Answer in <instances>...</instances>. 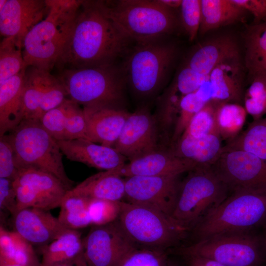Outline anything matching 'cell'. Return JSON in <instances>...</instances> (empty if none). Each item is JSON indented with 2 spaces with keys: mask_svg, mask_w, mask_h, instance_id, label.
<instances>
[{
  "mask_svg": "<svg viewBox=\"0 0 266 266\" xmlns=\"http://www.w3.org/2000/svg\"><path fill=\"white\" fill-rule=\"evenodd\" d=\"M78 138L88 139L84 113L80 105L68 99L66 121V140Z\"/></svg>",
  "mask_w": 266,
  "mask_h": 266,
  "instance_id": "obj_41",
  "label": "cell"
},
{
  "mask_svg": "<svg viewBox=\"0 0 266 266\" xmlns=\"http://www.w3.org/2000/svg\"><path fill=\"white\" fill-rule=\"evenodd\" d=\"M83 109L88 139L113 147L130 113L121 108L108 107H83Z\"/></svg>",
  "mask_w": 266,
  "mask_h": 266,
  "instance_id": "obj_22",
  "label": "cell"
},
{
  "mask_svg": "<svg viewBox=\"0 0 266 266\" xmlns=\"http://www.w3.org/2000/svg\"><path fill=\"white\" fill-rule=\"evenodd\" d=\"M57 142L67 159L88 166L106 171L117 169L126 164V158L112 147L84 138Z\"/></svg>",
  "mask_w": 266,
  "mask_h": 266,
  "instance_id": "obj_21",
  "label": "cell"
},
{
  "mask_svg": "<svg viewBox=\"0 0 266 266\" xmlns=\"http://www.w3.org/2000/svg\"><path fill=\"white\" fill-rule=\"evenodd\" d=\"M23 46L12 37H3L0 43V83L23 69Z\"/></svg>",
  "mask_w": 266,
  "mask_h": 266,
  "instance_id": "obj_34",
  "label": "cell"
},
{
  "mask_svg": "<svg viewBox=\"0 0 266 266\" xmlns=\"http://www.w3.org/2000/svg\"><path fill=\"white\" fill-rule=\"evenodd\" d=\"M182 26L190 41L199 33L201 22V0H182L180 6Z\"/></svg>",
  "mask_w": 266,
  "mask_h": 266,
  "instance_id": "obj_42",
  "label": "cell"
},
{
  "mask_svg": "<svg viewBox=\"0 0 266 266\" xmlns=\"http://www.w3.org/2000/svg\"><path fill=\"white\" fill-rule=\"evenodd\" d=\"M249 83L250 85L244 92V107L255 120L266 115V78L256 77Z\"/></svg>",
  "mask_w": 266,
  "mask_h": 266,
  "instance_id": "obj_35",
  "label": "cell"
},
{
  "mask_svg": "<svg viewBox=\"0 0 266 266\" xmlns=\"http://www.w3.org/2000/svg\"><path fill=\"white\" fill-rule=\"evenodd\" d=\"M48 12L25 37L23 56L25 68L48 71L56 65L70 33L80 0H46Z\"/></svg>",
  "mask_w": 266,
  "mask_h": 266,
  "instance_id": "obj_2",
  "label": "cell"
},
{
  "mask_svg": "<svg viewBox=\"0 0 266 266\" xmlns=\"http://www.w3.org/2000/svg\"><path fill=\"white\" fill-rule=\"evenodd\" d=\"M187 266H225L209 258L197 256L183 257Z\"/></svg>",
  "mask_w": 266,
  "mask_h": 266,
  "instance_id": "obj_47",
  "label": "cell"
},
{
  "mask_svg": "<svg viewBox=\"0 0 266 266\" xmlns=\"http://www.w3.org/2000/svg\"><path fill=\"white\" fill-rule=\"evenodd\" d=\"M181 182L171 217L191 231L201 223L230 194L212 166H198Z\"/></svg>",
  "mask_w": 266,
  "mask_h": 266,
  "instance_id": "obj_5",
  "label": "cell"
},
{
  "mask_svg": "<svg viewBox=\"0 0 266 266\" xmlns=\"http://www.w3.org/2000/svg\"><path fill=\"white\" fill-rule=\"evenodd\" d=\"M0 255L22 266H41L33 246L15 231L0 227Z\"/></svg>",
  "mask_w": 266,
  "mask_h": 266,
  "instance_id": "obj_30",
  "label": "cell"
},
{
  "mask_svg": "<svg viewBox=\"0 0 266 266\" xmlns=\"http://www.w3.org/2000/svg\"></svg>",
  "mask_w": 266,
  "mask_h": 266,
  "instance_id": "obj_53",
  "label": "cell"
},
{
  "mask_svg": "<svg viewBox=\"0 0 266 266\" xmlns=\"http://www.w3.org/2000/svg\"><path fill=\"white\" fill-rule=\"evenodd\" d=\"M14 150L18 168L33 167L49 173L70 190L74 182L66 174L63 153L57 140L42 127L39 120L23 119L6 134Z\"/></svg>",
  "mask_w": 266,
  "mask_h": 266,
  "instance_id": "obj_8",
  "label": "cell"
},
{
  "mask_svg": "<svg viewBox=\"0 0 266 266\" xmlns=\"http://www.w3.org/2000/svg\"><path fill=\"white\" fill-rule=\"evenodd\" d=\"M244 45L248 81L258 76L266 78V19L247 26Z\"/></svg>",
  "mask_w": 266,
  "mask_h": 266,
  "instance_id": "obj_27",
  "label": "cell"
},
{
  "mask_svg": "<svg viewBox=\"0 0 266 266\" xmlns=\"http://www.w3.org/2000/svg\"><path fill=\"white\" fill-rule=\"evenodd\" d=\"M13 217L14 231L33 246L41 247L58 238L67 229L49 211L30 207Z\"/></svg>",
  "mask_w": 266,
  "mask_h": 266,
  "instance_id": "obj_19",
  "label": "cell"
},
{
  "mask_svg": "<svg viewBox=\"0 0 266 266\" xmlns=\"http://www.w3.org/2000/svg\"><path fill=\"white\" fill-rule=\"evenodd\" d=\"M19 168L7 135L0 136V178L14 180Z\"/></svg>",
  "mask_w": 266,
  "mask_h": 266,
  "instance_id": "obj_44",
  "label": "cell"
},
{
  "mask_svg": "<svg viewBox=\"0 0 266 266\" xmlns=\"http://www.w3.org/2000/svg\"><path fill=\"white\" fill-rule=\"evenodd\" d=\"M247 112L241 104L232 102H217L216 120L222 140L232 139L240 133Z\"/></svg>",
  "mask_w": 266,
  "mask_h": 266,
  "instance_id": "obj_32",
  "label": "cell"
},
{
  "mask_svg": "<svg viewBox=\"0 0 266 266\" xmlns=\"http://www.w3.org/2000/svg\"><path fill=\"white\" fill-rule=\"evenodd\" d=\"M49 8L46 0H7L0 10V33L12 37L23 45L25 36L46 16Z\"/></svg>",
  "mask_w": 266,
  "mask_h": 266,
  "instance_id": "obj_17",
  "label": "cell"
},
{
  "mask_svg": "<svg viewBox=\"0 0 266 266\" xmlns=\"http://www.w3.org/2000/svg\"><path fill=\"white\" fill-rule=\"evenodd\" d=\"M118 221L138 247L166 251L182 245L190 232L157 210L122 201Z\"/></svg>",
  "mask_w": 266,
  "mask_h": 266,
  "instance_id": "obj_9",
  "label": "cell"
},
{
  "mask_svg": "<svg viewBox=\"0 0 266 266\" xmlns=\"http://www.w3.org/2000/svg\"><path fill=\"white\" fill-rule=\"evenodd\" d=\"M42 248L41 266L67 261L83 254V241L78 230L67 229L58 238Z\"/></svg>",
  "mask_w": 266,
  "mask_h": 266,
  "instance_id": "obj_29",
  "label": "cell"
},
{
  "mask_svg": "<svg viewBox=\"0 0 266 266\" xmlns=\"http://www.w3.org/2000/svg\"><path fill=\"white\" fill-rule=\"evenodd\" d=\"M216 104L214 101L207 103L193 117L183 134L200 138L211 133L219 134L216 120Z\"/></svg>",
  "mask_w": 266,
  "mask_h": 266,
  "instance_id": "obj_36",
  "label": "cell"
},
{
  "mask_svg": "<svg viewBox=\"0 0 266 266\" xmlns=\"http://www.w3.org/2000/svg\"><path fill=\"white\" fill-rule=\"evenodd\" d=\"M159 137L155 117L140 107L129 113L113 148L130 161L159 149Z\"/></svg>",
  "mask_w": 266,
  "mask_h": 266,
  "instance_id": "obj_16",
  "label": "cell"
},
{
  "mask_svg": "<svg viewBox=\"0 0 266 266\" xmlns=\"http://www.w3.org/2000/svg\"><path fill=\"white\" fill-rule=\"evenodd\" d=\"M266 231V193L238 190L190 233L194 241L230 233Z\"/></svg>",
  "mask_w": 266,
  "mask_h": 266,
  "instance_id": "obj_4",
  "label": "cell"
},
{
  "mask_svg": "<svg viewBox=\"0 0 266 266\" xmlns=\"http://www.w3.org/2000/svg\"><path fill=\"white\" fill-rule=\"evenodd\" d=\"M244 67L240 57L217 66L203 82L211 101L240 104L244 98Z\"/></svg>",
  "mask_w": 266,
  "mask_h": 266,
  "instance_id": "obj_20",
  "label": "cell"
},
{
  "mask_svg": "<svg viewBox=\"0 0 266 266\" xmlns=\"http://www.w3.org/2000/svg\"><path fill=\"white\" fill-rule=\"evenodd\" d=\"M201 11L199 33L201 34L222 26L242 21L247 12L232 0H201Z\"/></svg>",
  "mask_w": 266,
  "mask_h": 266,
  "instance_id": "obj_28",
  "label": "cell"
},
{
  "mask_svg": "<svg viewBox=\"0 0 266 266\" xmlns=\"http://www.w3.org/2000/svg\"><path fill=\"white\" fill-rule=\"evenodd\" d=\"M239 57L238 46L234 38L223 35L198 45L188 57L185 65L208 75L220 64Z\"/></svg>",
  "mask_w": 266,
  "mask_h": 266,
  "instance_id": "obj_23",
  "label": "cell"
},
{
  "mask_svg": "<svg viewBox=\"0 0 266 266\" xmlns=\"http://www.w3.org/2000/svg\"><path fill=\"white\" fill-rule=\"evenodd\" d=\"M0 266H22L10 259L0 255Z\"/></svg>",
  "mask_w": 266,
  "mask_h": 266,
  "instance_id": "obj_50",
  "label": "cell"
},
{
  "mask_svg": "<svg viewBox=\"0 0 266 266\" xmlns=\"http://www.w3.org/2000/svg\"><path fill=\"white\" fill-rule=\"evenodd\" d=\"M167 266H180V265L176 262L168 258Z\"/></svg>",
  "mask_w": 266,
  "mask_h": 266,
  "instance_id": "obj_51",
  "label": "cell"
},
{
  "mask_svg": "<svg viewBox=\"0 0 266 266\" xmlns=\"http://www.w3.org/2000/svg\"><path fill=\"white\" fill-rule=\"evenodd\" d=\"M232 1L253 15V23H258L266 19V0H232Z\"/></svg>",
  "mask_w": 266,
  "mask_h": 266,
  "instance_id": "obj_46",
  "label": "cell"
},
{
  "mask_svg": "<svg viewBox=\"0 0 266 266\" xmlns=\"http://www.w3.org/2000/svg\"><path fill=\"white\" fill-rule=\"evenodd\" d=\"M89 200L67 193L60 205L58 219L68 229L78 230L91 225L88 212Z\"/></svg>",
  "mask_w": 266,
  "mask_h": 266,
  "instance_id": "obj_33",
  "label": "cell"
},
{
  "mask_svg": "<svg viewBox=\"0 0 266 266\" xmlns=\"http://www.w3.org/2000/svg\"><path fill=\"white\" fill-rule=\"evenodd\" d=\"M176 53L173 45L156 40L136 43L123 66L125 82L138 97L153 96L164 83Z\"/></svg>",
  "mask_w": 266,
  "mask_h": 266,
  "instance_id": "obj_10",
  "label": "cell"
},
{
  "mask_svg": "<svg viewBox=\"0 0 266 266\" xmlns=\"http://www.w3.org/2000/svg\"><path fill=\"white\" fill-rule=\"evenodd\" d=\"M180 175L126 177L125 198L131 203L157 210L171 217L177 199Z\"/></svg>",
  "mask_w": 266,
  "mask_h": 266,
  "instance_id": "obj_14",
  "label": "cell"
},
{
  "mask_svg": "<svg viewBox=\"0 0 266 266\" xmlns=\"http://www.w3.org/2000/svg\"><path fill=\"white\" fill-rule=\"evenodd\" d=\"M13 181L17 211L30 207L49 211L60 207L69 190L56 176L32 166L20 167Z\"/></svg>",
  "mask_w": 266,
  "mask_h": 266,
  "instance_id": "obj_11",
  "label": "cell"
},
{
  "mask_svg": "<svg viewBox=\"0 0 266 266\" xmlns=\"http://www.w3.org/2000/svg\"><path fill=\"white\" fill-rule=\"evenodd\" d=\"M206 104L197 97L195 92L182 97L178 115L171 135L170 147L179 139L188 128L193 117Z\"/></svg>",
  "mask_w": 266,
  "mask_h": 266,
  "instance_id": "obj_37",
  "label": "cell"
},
{
  "mask_svg": "<svg viewBox=\"0 0 266 266\" xmlns=\"http://www.w3.org/2000/svg\"><path fill=\"white\" fill-rule=\"evenodd\" d=\"M97 1L117 29L136 43L156 40L172 33L176 26L172 9L157 0Z\"/></svg>",
  "mask_w": 266,
  "mask_h": 266,
  "instance_id": "obj_3",
  "label": "cell"
},
{
  "mask_svg": "<svg viewBox=\"0 0 266 266\" xmlns=\"http://www.w3.org/2000/svg\"><path fill=\"white\" fill-rule=\"evenodd\" d=\"M17 211L16 194L13 180L0 178V219L8 214L13 216Z\"/></svg>",
  "mask_w": 266,
  "mask_h": 266,
  "instance_id": "obj_45",
  "label": "cell"
},
{
  "mask_svg": "<svg viewBox=\"0 0 266 266\" xmlns=\"http://www.w3.org/2000/svg\"><path fill=\"white\" fill-rule=\"evenodd\" d=\"M122 202L100 199L89 200L88 212L91 225H104L118 220Z\"/></svg>",
  "mask_w": 266,
  "mask_h": 266,
  "instance_id": "obj_38",
  "label": "cell"
},
{
  "mask_svg": "<svg viewBox=\"0 0 266 266\" xmlns=\"http://www.w3.org/2000/svg\"><path fill=\"white\" fill-rule=\"evenodd\" d=\"M68 99L61 81L49 71L26 68L22 100L23 119L39 120L45 113Z\"/></svg>",
  "mask_w": 266,
  "mask_h": 266,
  "instance_id": "obj_15",
  "label": "cell"
},
{
  "mask_svg": "<svg viewBox=\"0 0 266 266\" xmlns=\"http://www.w3.org/2000/svg\"><path fill=\"white\" fill-rule=\"evenodd\" d=\"M207 77V75L200 74L185 65L178 72L172 84L183 96L196 92Z\"/></svg>",
  "mask_w": 266,
  "mask_h": 266,
  "instance_id": "obj_43",
  "label": "cell"
},
{
  "mask_svg": "<svg viewBox=\"0 0 266 266\" xmlns=\"http://www.w3.org/2000/svg\"><path fill=\"white\" fill-rule=\"evenodd\" d=\"M51 266H88L82 254L70 260L57 263Z\"/></svg>",
  "mask_w": 266,
  "mask_h": 266,
  "instance_id": "obj_48",
  "label": "cell"
},
{
  "mask_svg": "<svg viewBox=\"0 0 266 266\" xmlns=\"http://www.w3.org/2000/svg\"><path fill=\"white\" fill-rule=\"evenodd\" d=\"M129 41L97 0H82L55 66L63 70L113 65Z\"/></svg>",
  "mask_w": 266,
  "mask_h": 266,
  "instance_id": "obj_1",
  "label": "cell"
},
{
  "mask_svg": "<svg viewBox=\"0 0 266 266\" xmlns=\"http://www.w3.org/2000/svg\"><path fill=\"white\" fill-rule=\"evenodd\" d=\"M83 241L88 266H117L127 254L138 247L118 220L104 225L93 226Z\"/></svg>",
  "mask_w": 266,
  "mask_h": 266,
  "instance_id": "obj_13",
  "label": "cell"
},
{
  "mask_svg": "<svg viewBox=\"0 0 266 266\" xmlns=\"http://www.w3.org/2000/svg\"><path fill=\"white\" fill-rule=\"evenodd\" d=\"M58 78L67 98L83 107L120 108L125 81L114 65L65 69Z\"/></svg>",
  "mask_w": 266,
  "mask_h": 266,
  "instance_id": "obj_7",
  "label": "cell"
},
{
  "mask_svg": "<svg viewBox=\"0 0 266 266\" xmlns=\"http://www.w3.org/2000/svg\"><path fill=\"white\" fill-rule=\"evenodd\" d=\"M222 140L218 133L200 138L182 134L169 148L177 157L193 161L198 166H213L222 153Z\"/></svg>",
  "mask_w": 266,
  "mask_h": 266,
  "instance_id": "obj_26",
  "label": "cell"
},
{
  "mask_svg": "<svg viewBox=\"0 0 266 266\" xmlns=\"http://www.w3.org/2000/svg\"><path fill=\"white\" fill-rule=\"evenodd\" d=\"M25 70L0 83V136L13 130L23 119Z\"/></svg>",
  "mask_w": 266,
  "mask_h": 266,
  "instance_id": "obj_24",
  "label": "cell"
},
{
  "mask_svg": "<svg viewBox=\"0 0 266 266\" xmlns=\"http://www.w3.org/2000/svg\"><path fill=\"white\" fill-rule=\"evenodd\" d=\"M266 231L219 234L170 250L182 257L197 256L225 266H266Z\"/></svg>",
  "mask_w": 266,
  "mask_h": 266,
  "instance_id": "obj_6",
  "label": "cell"
},
{
  "mask_svg": "<svg viewBox=\"0 0 266 266\" xmlns=\"http://www.w3.org/2000/svg\"><path fill=\"white\" fill-rule=\"evenodd\" d=\"M158 2L165 6L170 8H176L180 7L182 3V0H157Z\"/></svg>",
  "mask_w": 266,
  "mask_h": 266,
  "instance_id": "obj_49",
  "label": "cell"
},
{
  "mask_svg": "<svg viewBox=\"0 0 266 266\" xmlns=\"http://www.w3.org/2000/svg\"><path fill=\"white\" fill-rule=\"evenodd\" d=\"M166 251L136 247L127 254L117 266H167Z\"/></svg>",
  "mask_w": 266,
  "mask_h": 266,
  "instance_id": "obj_39",
  "label": "cell"
},
{
  "mask_svg": "<svg viewBox=\"0 0 266 266\" xmlns=\"http://www.w3.org/2000/svg\"><path fill=\"white\" fill-rule=\"evenodd\" d=\"M212 166L230 193L238 190L266 193L265 160L244 151L223 147Z\"/></svg>",
  "mask_w": 266,
  "mask_h": 266,
  "instance_id": "obj_12",
  "label": "cell"
},
{
  "mask_svg": "<svg viewBox=\"0 0 266 266\" xmlns=\"http://www.w3.org/2000/svg\"><path fill=\"white\" fill-rule=\"evenodd\" d=\"M197 166L193 161L177 157L170 148H161L130 161L114 170L126 177L181 175Z\"/></svg>",
  "mask_w": 266,
  "mask_h": 266,
  "instance_id": "obj_18",
  "label": "cell"
},
{
  "mask_svg": "<svg viewBox=\"0 0 266 266\" xmlns=\"http://www.w3.org/2000/svg\"><path fill=\"white\" fill-rule=\"evenodd\" d=\"M88 200L122 201L125 196V180L114 169L96 173L67 191Z\"/></svg>",
  "mask_w": 266,
  "mask_h": 266,
  "instance_id": "obj_25",
  "label": "cell"
},
{
  "mask_svg": "<svg viewBox=\"0 0 266 266\" xmlns=\"http://www.w3.org/2000/svg\"><path fill=\"white\" fill-rule=\"evenodd\" d=\"M68 98L59 106L45 113L39 121L56 140H66V121Z\"/></svg>",
  "mask_w": 266,
  "mask_h": 266,
  "instance_id": "obj_40",
  "label": "cell"
},
{
  "mask_svg": "<svg viewBox=\"0 0 266 266\" xmlns=\"http://www.w3.org/2000/svg\"><path fill=\"white\" fill-rule=\"evenodd\" d=\"M223 147L244 151L266 160V115L250 123L245 130L227 141Z\"/></svg>",
  "mask_w": 266,
  "mask_h": 266,
  "instance_id": "obj_31",
  "label": "cell"
},
{
  "mask_svg": "<svg viewBox=\"0 0 266 266\" xmlns=\"http://www.w3.org/2000/svg\"><path fill=\"white\" fill-rule=\"evenodd\" d=\"M7 0H0V10H1L5 5Z\"/></svg>",
  "mask_w": 266,
  "mask_h": 266,
  "instance_id": "obj_52",
  "label": "cell"
}]
</instances>
